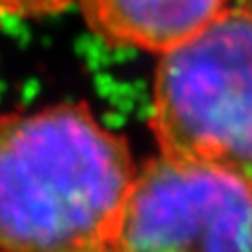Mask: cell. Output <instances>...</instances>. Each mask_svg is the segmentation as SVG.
<instances>
[{
  "label": "cell",
  "mask_w": 252,
  "mask_h": 252,
  "mask_svg": "<svg viewBox=\"0 0 252 252\" xmlns=\"http://www.w3.org/2000/svg\"><path fill=\"white\" fill-rule=\"evenodd\" d=\"M133 177L86 105L0 117V252H113Z\"/></svg>",
  "instance_id": "1"
},
{
  "label": "cell",
  "mask_w": 252,
  "mask_h": 252,
  "mask_svg": "<svg viewBox=\"0 0 252 252\" xmlns=\"http://www.w3.org/2000/svg\"><path fill=\"white\" fill-rule=\"evenodd\" d=\"M76 0H0V16L40 18L68 8Z\"/></svg>",
  "instance_id": "5"
},
{
  "label": "cell",
  "mask_w": 252,
  "mask_h": 252,
  "mask_svg": "<svg viewBox=\"0 0 252 252\" xmlns=\"http://www.w3.org/2000/svg\"><path fill=\"white\" fill-rule=\"evenodd\" d=\"M86 24L111 46L165 54L220 16L230 0H76Z\"/></svg>",
  "instance_id": "4"
},
{
  "label": "cell",
  "mask_w": 252,
  "mask_h": 252,
  "mask_svg": "<svg viewBox=\"0 0 252 252\" xmlns=\"http://www.w3.org/2000/svg\"><path fill=\"white\" fill-rule=\"evenodd\" d=\"M236 2H238V8H242L248 14H252V0H236Z\"/></svg>",
  "instance_id": "6"
},
{
  "label": "cell",
  "mask_w": 252,
  "mask_h": 252,
  "mask_svg": "<svg viewBox=\"0 0 252 252\" xmlns=\"http://www.w3.org/2000/svg\"><path fill=\"white\" fill-rule=\"evenodd\" d=\"M113 252H252V189L159 155L135 171Z\"/></svg>",
  "instance_id": "3"
},
{
  "label": "cell",
  "mask_w": 252,
  "mask_h": 252,
  "mask_svg": "<svg viewBox=\"0 0 252 252\" xmlns=\"http://www.w3.org/2000/svg\"><path fill=\"white\" fill-rule=\"evenodd\" d=\"M149 125L161 155L252 189V14L226 8L161 54Z\"/></svg>",
  "instance_id": "2"
}]
</instances>
